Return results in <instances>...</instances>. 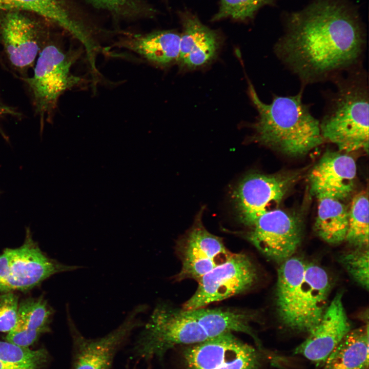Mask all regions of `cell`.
<instances>
[{
	"instance_id": "6da1fadb",
	"label": "cell",
	"mask_w": 369,
	"mask_h": 369,
	"mask_svg": "<svg viewBox=\"0 0 369 369\" xmlns=\"http://www.w3.org/2000/svg\"><path fill=\"white\" fill-rule=\"evenodd\" d=\"M365 47L353 13L340 3L322 0L292 16L274 53L303 88L362 65Z\"/></svg>"
},
{
	"instance_id": "7a4b0ae2",
	"label": "cell",
	"mask_w": 369,
	"mask_h": 369,
	"mask_svg": "<svg viewBox=\"0 0 369 369\" xmlns=\"http://www.w3.org/2000/svg\"><path fill=\"white\" fill-rule=\"evenodd\" d=\"M303 88L293 95H274L266 104L249 83V94L258 115L252 124V140L291 156L304 155L321 145L319 120L303 102Z\"/></svg>"
},
{
	"instance_id": "3957f363",
	"label": "cell",
	"mask_w": 369,
	"mask_h": 369,
	"mask_svg": "<svg viewBox=\"0 0 369 369\" xmlns=\"http://www.w3.org/2000/svg\"><path fill=\"white\" fill-rule=\"evenodd\" d=\"M331 288L329 275L321 266L293 256L282 262L275 293L281 323L290 330L309 334L325 313Z\"/></svg>"
},
{
	"instance_id": "277c9868",
	"label": "cell",
	"mask_w": 369,
	"mask_h": 369,
	"mask_svg": "<svg viewBox=\"0 0 369 369\" xmlns=\"http://www.w3.org/2000/svg\"><path fill=\"white\" fill-rule=\"evenodd\" d=\"M335 90L327 98L319 120L324 140L339 150L353 152L368 149L369 89L368 74L362 65L332 80Z\"/></svg>"
},
{
	"instance_id": "5b68a950",
	"label": "cell",
	"mask_w": 369,
	"mask_h": 369,
	"mask_svg": "<svg viewBox=\"0 0 369 369\" xmlns=\"http://www.w3.org/2000/svg\"><path fill=\"white\" fill-rule=\"evenodd\" d=\"M209 339L204 328L188 310L160 303L138 336L134 348L141 358L160 359L177 345H190Z\"/></svg>"
},
{
	"instance_id": "8992f818",
	"label": "cell",
	"mask_w": 369,
	"mask_h": 369,
	"mask_svg": "<svg viewBox=\"0 0 369 369\" xmlns=\"http://www.w3.org/2000/svg\"><path fill=\"white\" fill-rule=\"evenodd\" d=\"M77 57L78 53L48 44L39 52L32 76L22 77L30 90L42 124L51 118L63 93L83 83V79L71 71Z\"/></svg>"
},
{
	"instance_id": "52a82bcc",
	"label": "cell",
	"mask_w": 369,
	"mask_h": 369,
	"mask_svg": "<svg viewBox=\"0 0 369 369\" xmlns=\"http://www.w3.org/2000/svg\"><path fill=\"white\" fill-rule=\"evenodd\" d=\"M83 267L68 265L47 257L27 230L24 243L0 254V292L31 289L55 274Z\"/></svg>"
},
{
	"instance_id": "ba28073f",
	"label": "cell",
	"mask_w": 369,
	"mask_h": 369,
	"mask_svg": "<svg viewBox=\"0 0 369 369\" xmlns=\"http://www.w3.org/2000/svg\"><path fill=\"white\" fill-rule=\"evenodd\" d=\"M257 280L254 263L245 254L232 253L197 280L193 295L185 302L186 310L204 308L249 290Z\"/></svg>"
},
{
	"instance_id": "9c48e42d",
	"label": "cell",
	"mask_w": 369,
	"mask_h": 369,
	"mask_svg": "<svg viewBox=\"0 0 369 369\" xmlns=\"http://www.w3.org/2000/svg\"><path fill=\"white\" fill-rule=\"evenodd\" d=\"M148 309L146 304L137 305L118 327L96 339H88L82 335L67 310L74 347L72 369H110L118 349L135 329L144 325L139 316Z\"/></svg>"
},
{
	"instance_id": "30bf717a",
	"label": "cell",
	"mask_w": 369,
	"mask_h": 369,
	"mask_svg": "<svg viewBox=\"0 0 369 369\" xmlns=\"http://www.w3.org/2000/svg\"><path fill=\"white\" fill-rule=\"evenodd\" d=\"M296 177L259 173L245 176L233 193L239 221L249 228L261 215L278 209Z\"/></svg>"
},
{
	"instance_id": "8fae6325",
	"label": "cell",
	"mask_w": 369,
	"mask_h": 369,
	"mask_svg": "<svg viewBox=\"0 0 369 369\" xmlns=\"http://www.w3.org/2000/svg\"><path fill=\"white\" fill-rule=\"evenodd\" d=\"M187 369H260V356L232 333L190 345L183 352Z\"/></svg>"
},
{
	"instance_id": "7c38bea8",
	"label": "cell",
	"mask_w": 369,
	"mask_h": 369,
	"mask_svg": "<svg viewBox=\"0 0 369 369\" xmlns=\"http://www.w3.org/2000/svg\"><path fill=\"white\" fill-rule=\"evenodd\" d=\"M249 229V241L266 258L280 264L293 256L302 240L299 219L279 209L260 216Z\"/></svg>"
},
{
	"instance_id": "4fadbf2b",
	"label": "cell",
	"mask_w": 369,
	"mask_h": 369,
	"mask_svg": "<svg viewBox=\"0 0 369 369\" xmlns=\"http://www.w3.org/2000/svg\"><path fill=\"white\" fill-rule=\"evenodd\" d=\"M202 214L201 210L193 226L178 242L177 249L182 265L176 276L177 280L192 279L197 281L232 254L221 238L204 228Z\"/></svg>"
},
{
	"instance_id": "5bb4252c",
	"label": "cell",
	"mask_w": 369,
	"mask_h": 369,
	"mask_svg": "<svg viewBox=\"0 0 369 369\" xmlns=\"http://www.w3.org/2000/svg\"><path fill=\"white\" fill-rule=\"evenodd\" d=\"M0 14V38L5 54L13 68L24 73L34 66L42 49L38 30L22 12Z\"/></svg>"
},
{
	"instance_id": "9a60e30c",
	"label": "cell",
	"mask_w": 369,
	"mask_h": 369,
	"mask_svg": "<svg viewBox=\"0 0 369 369\" xmlns=\"http://www.w3.org/2000/svg\"><path fill=\"white\" fill-rule=\"evenodd\" d=\"M351 330V323L343 304L342 294L339 292L329 304L320 322L294 353L304 357L317 366H322L331 352Z\"/></svg>"
},
{
	"instance_id": "2e32d148",
	"label": "cell",
	"mask_w": 369,
	"mask_h": 369,
	"mask_svg": "<svg viewBox=\"0 0 369 369\" xmlns=\"http://www.w3.org/2000/svg\"><path fill=\"white\" fill-rule=\"evenodd\" d=\"M357 168L347 154L326 152L312 169L309 175L311 192L317 197L343 200L355 187Z\"/></svg>"
},
{
	"instance_id": "e0dca14e",
	"label": "cell",
	"mask_w": 369,
	"mask_h": 369,
	"mask_svg": "<svg viewBox=\"0 0 369 369\" xmlns=\"http://www.w3.org/2000/svg\"><path fill=\"white\" fill-rule=\"evenodd\" d=\"M10 11L31 12L58 25L80 42L88 56L98 50L88 30L70 12L66 0H0V14Z\"/></svg>"
},
{
	"instance_id": "ac0fdd59",
	"label": "cell",
	"mask_w": 369,
	"mask_h": 369,
	"mask_svg": "<svg viewBox=\"0 0 369 369\" xmlns=\"http://www.w3.org/2000/svg\"><path fill=\"white\" fill-rule=\"evenodd\" d=\"M180 35L172 31H158L147 34H127L117 44L147 61L166 66L178 60Z\"/></svg>"
},
{
	"instance_id": "d6986e66",
	"label": "cell",
	"mask_w": 369,
	"mask_h": 369,
	"mask_svg": "<svg viewBox=\"0 0 369 369\" xmlns=\"http://www.w3.org/2000/svg\"><path fill=\"white\" fill-rule=\"evenodd\" d=\"M183 22L178 61L188 68L206 65L217 53L219 47L217 34L195 16H186Z\"/></svg>"
},
{
	"instance_id": "ffe728a7",
	"label": "cell",
	"mask_w": 369,
	"mask_h": 369,
	"mask_svg": "<svg viewBox=\"0 0 369 369\" xmlns=\"http://www.w3.org/2000/svg\"><path fill=\"white\" fill-rule=\"evenodd\" d=\"M202 326L210 339L228 333L240 332L250 335L261 346L251 323L256 319L254 312L225 308H201L188 310Z\"/></svg>"
},
{
	"instance_id": "44dd1931",
	"label": "cell",
	"mask_w": 369,
	"mask_h": 369,
	"mask_svg": "<svg viewBox=\"0 0 369 369\" xmlns=\"http://www.w3.org/2000/svg\"><path fill=\"white\" fill-rule=\"evenodd\" d=\"M368 326L351 330L327 358L323 369H367Z\"/></svg>"
},
{
	"instance_id": "7402d4cb",
	"label": "cell",
	"mask_w": 369,
	"mask_h": 369,
	"mask_svg": "<svg viewBox=\"0 0 369 369\" xmlns=\"http://www.w3.org/2000/svg\"><path fill=\"white\" fill-rule=\"evenodd\" d=\"M317 215L314 224L317 235L331 244L345 240L347 228L348 210L340 200L319 197Z\"/></svg>"
},
{
	"instance_id": "603a6c76",
	"label": "cell",
	"mask_w": 369,
	"mask_h": 369,
	"mask_svg": "<svg viewBox=\"0 0 369 369\" xmlns=\"http://www.w3.org/2000/svg\"><path fill=\"white\" fill-rule=\"evenodd\" d=\"M368 206L367 193L361 192L354 196L348 210L345 240L356 248H368Z\"/></svg>"
},
{
	"instance_id": "cb8c5ba5",
	"label": "cell",
	"mask_w": 369,
	"mask_h": 369,
	"mask_svg": "<svg viewBox=\"0 0 369 369\" xmlns=\"http://www.w3.org/2000/svg\"><path fill=\"white\" fill-rule=\"evenodd\" d=\"M53 313L43 297L27 298L18 304V322L28 329L44 333L49 330Z\"/></svg>"
},
{
	"instance_id": "d4e9b609",
	"label": "cell",
	"mask_w": 369,
	"mask_h": 369,
	"mask_svg": "<svg viewBox=\"0 0 369 369\" xmlns=\"http://www.w3.org/2000/svg\"><path fill=\"white\" fill-rule=\"evenodd\" d=\"M48 359L44 348L32 350L0 340V360L18 367L40 369Z\"/></svg>"
},
{
	"instance_id": "484cf974",
	"label": "cell",
	"mask_w": 369,
	"mask_h": 369,
	"mask_svg": "<svg viewBox=\"0 0 369 369\" xmlns=\"http://www.w3.org/2000/svg\"><path fill=\"white\" fill-rule=\"evenodd\" d=\"M368 248H356L340 257V262L351 277L368 290Z\"/></svg>"
},
{
	"instance_id": "4316f807",
	"label": "cell",
	"mask_w": 369,
	"mask_h": 369,
	"mask_svg": "<svg viewBox=\"0 0 369 369\" xmlns=\"http://www.w3.org/2000/svg\"><path fill=\"white\" fill-rule=\"evenodd\" d=\"M271 0H221L219 10L214 20L225 17L244 20L253 17L255 12Z\"/></svg>"
},
{
	"instance_id": "83f0119b",
	"label": "cell",
	"mask_w": 369,
	"mask_h": 369,
	"mask_svg": "<svg viewBox=\"0 0 369 369\" xmlns=\"http://www.w3.org/2000/svg\"><path fill=\"white\" fill-rule=\"evenodd\" d=\"M18 296L12 292L0 295V332L9 333L18 322Z\"/></svg>"
},
{
	"instance_id": "f1b7e54d",
	"label": "cell",
	"mask_w": 369,
	"mask_h": 369,
	"mask_svg": "<svg viewBox=\"0 0 369 369\" xmlns=\"http://www.w3.org/2000/svg\"><path fill=\"white\" fill-rule=\"evenodd\" d=\"M42 333L38 331L28 329L17 322L16 326L7 333L5 339L16 345L29 347L36 341Z\"/></svg>"
},
{
	"instance_id": "f546056e",
	"label": "cell",
	"mask_w": 369,
	"mask_h": 369,
	"mask_svg": "<svg viewBox=\"0 0 369 369\" xmlns=\"http://www.w3.org/2000/svg\"><path fill=\"white\" fill-rule=\"evenodd\" d=\"M93 7L116 14H128L136 7L135 0H87Z\"/></svg>"
},
{
	"instance_id": "4dcf8cb0",
	"label": "cell",
	"mask_w": 369,
	"mask_h": 369,
	"mask_svg": "<svg viewBox=\"0 0 369 369\" xmlns=\"http://www.w3.org/2000/svg\"><path fill=\"white\" fill-rule=\"evenodd\" d=\"M21 116V113L16 108L7 105L0 100V120L8 116L19 118ZM0 133L6 137L1 127Z\"/></svg>"
},
{
	"instance_id": "1f68e13d",
	"label": "cell",
	"mask_w": 369,
	"mask_h": 369,
	"mask_svg": "<svg viewBox=\"0 0 369 369\" xmlns=\"http://www.w3.org/2000/svg\"><path fill=\"white\" fill-rule=\"evenodd\" d=\"M0 369H29L8 364L0 360Z\"/></svg>"
}]
</instances>
